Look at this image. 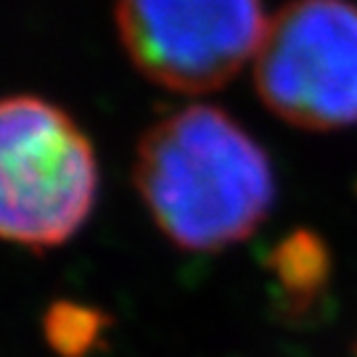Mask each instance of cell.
Returning a JSON list of instances; mask_svg holds the SVG:
<instances>
[{"mask_svg":"<svg viewBox=\"0 0 357 357\" xmlns=\"http://www.w3.org/2000/svg\"><path fill=\"white\" fill-rule=\"evenodd\" d=\"M132 180L156 228L188 252L246 241L275 202L265 151L217 106H185L143 132Z\"/></svg>","mask_w":357,"mask_h":357,"instance_id":"cell-1","label":"cell"},{"mask_svg":"<svg viewBox=\"0 0 357 357\" xmlns=\"http://www.w3.org/2000/svg\"><path fill=\"white\" fill-rule=\"evenodd\" d=\"M98 196L93 143L38 96L0 98V241L35 252L72 241Z\"/></svg>","mask_w":357,"mask_h":357,"instance_id":"cell-2","label":"cell"},{"mask_svg":"<svg viewBox=\"0 0 357 357\" xmlns=\"http://www.w3.org/2000/svg\"><path fill=\"white\" fill-rule=\"evenodd\" d=\"M255 85L273 114L305 130L357 122V8L294 0L268 24Z\"/></svg>","mask_w":357,"mask_h":357,"instance_id":"cell-3","label":"cell"},{"mask_svg":"<svg viewBox=\"0 0 357 357\" xmlns=\"http://www.w3.org/2000/svg\"><path fill=\"white\" fill-rule=\"evenodd\" d=\"M114 22L132 66L178 93L222 88L268 32L259 0H114Z\"/></svg>","mask_w":357,"mask_h":357,"instance_id":"cell-4","label":"cell"},{"mask_svg":"<svg viewBox=\"0 0 357 357\" xmlns=\"http://www.w3.org/2000/svg\"><path fill=\"white\" fill-rule=\"evenodd\" d=\"M281 302L294 315H305L320 302L331 275L328 246L312 230H294L275 243L268 259Z\"/></svg>","mask_w":357,"mask_h":357,"instance_id":"cell-5","label":"cell"},{"mask_svg":"<svg viewBox=\"0 0 357 357\" xmlns=\"http://www.w3.org/2000/svg\"><path fill=\"white\" fill-rule=\"evenodd\" d=\"M109 326V312L75 299H59L43 315V336L59 357H93L101 352Z\"/></svg>","mask_w":357,"mask_h":357,"instance_id":"cell-6","label":"cell"}]
</instances>
